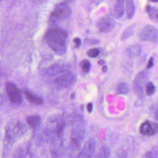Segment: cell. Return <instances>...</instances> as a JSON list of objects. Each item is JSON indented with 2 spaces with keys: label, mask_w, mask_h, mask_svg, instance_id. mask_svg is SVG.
Here are the masks:
<instances>
[{
  "label": "cell",
  "mask_w": 158,
  "mask_h": 158,
  "mask_svg": "<svg viewBox=\"0 0 158 158\" xmlns=\"http://www.w3.org/2000/svg\"><path fill=\"white\" fill-rule=\"evenodd\" d=\"M86 109L88 112H91L93 110V104L89 102L86 106Z\"/></svg>",
  "instance_id": "83f0119b"
},
{
  "label": "cell",
  "mask_w": 158,
  "mask_h": 158,
  "mask_svg": "<svg viewBox=\"0 0 158 158\" xmlns=\"http://www.w3.org/2000/svg\"><path fill=\"white\" fill-rule=\"evenodd\" d=\"M6 89L9 98L12 103H20L22 101V94L19 88L13 83L7 82Z\"/></svg>",
  "instance_id": "ba28073f"
},
{
  "label": "cell",
  "mask_w": 158,
  "mask_h": 158,
  "mask_svg": "<svg viewBox=\"0 0 158 158\" xmlns=\"http://www.w3.org/2000/svg\"><path fill=\"white\" fill-rule=\"evenodd\" d=\"M146 12L148 14L149 18L156 22H158V8L148 6Z\"/></svg>",
  "instance_id": "e0dca14e"
},
{
  "label": "cell",
  "mask_w": 158,
  "mask_h": 158,
  "mask_svg": "<svg viewBox=\"0 0 158 158\" xmlns=\"http://www.w3.org/2000/svg\"><path fill=\"white\" fill-rule=\"evenodd\" d=\"M133 34V29L132 27H129L126 29H125V30L122 32L120 36V39L122 41H124L127 38H128L129 37H130L131 36H132Z\"/></svg>",
  "instance_id": "44dd1931"
},
{
  "label": "cell",
  "mask_w": 158,
  "mask_h": 158,
  "mask_svg": "<svg viewBox=\"0 0 158 158\" xmlns=\"http://www.w3.org/2000/svg\"><path fill=\"white\" fill-rule=\"evenodd\" d=\"M74 42H75V46L77 48H78L81 46V40L79 38H75L74 39Z\"/></svg>",
  "instance_id": "484cf974"
},
{
  "label": "cell",
  "mask_w": 158,
  "mask_h": 158,
  "mask_svg": "<svg viewBox=\"0 0 158 158\" xmlns=\"http://www.w3.org/2000/svg\"><path fill=\"white\" fill-rule=\"evenodd\" d=\"M27 122L32 128L36 127L40 122V117L37 115H31L27 118Z\"/></svg>",
  "instance_id": "d6986e66"
},
{
  "label": "cell",
  "mask_w": 158,
  "mask_h": 158,
  "mask_svg": "<svg viewBox=\"0 0 158 158\" xmlns=\"http://www.w3.org/2000/svg\"><path fill=\"white\" fill-rule=\"evenodd\" d=\"M138 36L143 41L157 43L158 41V30L150 25H145L139 31Z\"/></svg>",
  "instance_id": "52a82bcc"
},
{
  "label": "cell",
  "mask_w": 158,
  "mask_h": 158,
  "mask_svg": "<svg viewBox=\"0 0 158 158\" xmlns=\"http://www.w3.org/2000/svg\"><path fill=\"white\" fill-rule=\"evenodd\" d=\"M149 77V72L146 70L140 72L135 77L133 83V88L134 92L139 97H143L144 94V88L148 83L147 80Z\"/></svg>",
  "instance_id": "5b68a950"
},
{
  "label": "cell",
  "mask_w": 158,
  "mask_h": 158,
  "mask_svg": "<svg viewBox=\"0 0 158 158\" xmlns=\"http://www.w3.org/2000/svg\"><path fill=\"white\" fill-rule=\"evenodd\" d=\"M107 70V67L106 66H104V67H102V71H103L104 72H106Z\"/></svg>",
  "instance_id": "4dcf8cb0"
},
{
  "label": "cell",
  "mask_w": 158,
  "mask_h": 158,
  "mask_svg": "<svg viewBox=\"0 0 158 158\" xmlns=\"http://www.w3.org/2000/svg\"><path fill=\"white\" fill-rule=\"evenodd\" d=\"M141 47L139 44H133L128 46L126 49V53L130 57H135L140 55Z\"/></svg>",
  "instance_id": "4fadbf2b"
},
{
  "label": "cell",
  "mask_w": 158,
  "mask_h": 158,
  "mask_svg": "<svg viewBox=\"0 0 158 158\" xmlns=\"http://www.w3.org/2000/svg\"><path fill=\"white\" fill-rule=\"evenodd\" d=\"M139 132L146 136H152L158 132V123L146 120L141 123L139 127Z\"/></svg>",
  "instance_id": "30bf717a"
},
{
  "label": "cell",
  "mask_w": 158,
  "mask_h": 158,
  "mask_svg": "<svg viewBox=\"0 0 158 158\" xmlns=\"http://www.w3.org/2000/svg\"><path fill=\"white\" fill-rule=\"evenodd\" d=\"M155 118L156 120H158V109L155 112Z\"/></svg>",
  "instance_id": "f546056e"
},
{
  "label": "cell",
  "mask_w": 158,
  "mask_h": 158,
  "mask_svg": "<svg viewBox=\"0 0 158 158\" xmlns=\"http://www.w3.org/2000/svg\"><path fill=\"white\" fill-rule=\"evenodd\" d=\"M54 74L56 75L54 83L59 88L69 87L75 81V75L69 70H59Z\"/></svg>",
  "instance_id": "3957f363"
},
{
  "label": "cell",
  "mask_w": 158,
  "mask_h": 158,
  "mask_svg": "<svg viewBox=\"0 0 158 158\" xmlns=\"http://www.w3.org/2000/svg\"><path fill=\"white\" fill-rule=\"evenodd\" d=\"M145 158H158V148H154L148 151Z\"/></svg>",
  "instance_id": "603a6c76"
},
{
  "label": "cell",
  "mask_w": 158,
  "mask_h": 158,
  "mask_svg": "<svg viewBox=\"0 0 158 158\" xmlns=\"http://www.w3.org/2000/svg\"><path fill=\"white\" fill-rule=\"evenodd\" d=\"M30 151L26 148H19L16 149L13 154L14 158H30Z\"/></svg>",
  "instance_id": "2e32d148"
},
{
  "label": "cell",
  "mask_w": 158,
  "mask_h": 158,
  "mask_svg": "<svg viewBox=\"0 0 158 158\" xmlns=\"http://www.w3.org/2000/svg\"><path fill=\"white\" fill-rule=\"evenodd\" d=\"M96 149V141L94 139H89L83 146L79 158H93Z\"/></svg>",
  "instance_id": "9c48e42d"
},
{
  "label": "cell",
  "mask_w": 158,
  "mask_h": 158,
  "mask_svg": "<svg viewBox=\"0 0 158 158\" xmlns=\"http://www.w3.org/2000/svg\"><path fill=\"white\" fill-rule=\"evenodd\" d=\"M80 66H81V68L82 70L83 71V72L88 73L90 70L91 64H90L89 61L85 59V60H83L81 62Z\"/></svg>",
  "instance_id": "cb8c5ba5"
},
{
  "label": "cell",
  "mask_w": 158,
  "mask_h": 158,
  "mask_svg": "<svg viewBox=\"0 0 158 158\" xmlns=\"http://www.w3.org/2000/svg\"><path fill=\"white\" fill-rule=\"evenodd\" d=\"M67 38V31L58 27L50 28L45 35L47 44L59 55H63L66 52Z\"/></svg>",
  "instance_id": "6da1fadb"
},
{
  "label": "cell",
  "mask_w": 158,
  "mask_h": 158,
  "mask_svg": "<svg viewBox=\"0 0 158 158\" xmlns=\"http://www.w3.org/2000/svg\"><path fill=\"white\" fill-rule=\"evenodd\" d=\"M85 138V128L81 123L75 124L73 126L71 133V144L72 147L77 149L80 147V145Z\"/></svg>",
  "instance_id": "8992f818"
},
{
  "label": "cell",
  "mask_w": 158,
  "mask_h": 158,
  "mask_svg": "<svg viewBox=\"0 0 158 158\" xmlns=\"http://www.w3.org/2000/svg\"><path fill=\"white\" fill-rule=\"evenodd\" d=\"M110 153L109 148L106 146H103L99 150L95 158H109Z\"/></svg>",
  "instance_id": "ac0fdd59"
},
{
  "label": "cell",
  "mask_w": 158,
  "mask_h": 158,
  "mask_svg": "<svg viewBox=\"0 0 158 158\" xmlns=\"http://www.w3.org/2000/svg\"><path fill=\"white\" fill-rule=\"evenodd\" d=\"M117 93L120 94H125L128 92V86L126 83H120L117 87Z\"/></svg>",
  "instance_id": "ffe728a7"
},
{
  "label": "cell",
  "mask_w": 158,
  "mask_h": 158,
  "mask_svg": "<svg viewBox=\"0 0 158 158\" xmlns=\"http://www.w3.org/2000/svg\"><path fill=\"white\" fill-rule=\"evenodd\" d=\"M126 15L128 19H131L135 12V4L133 1L131 0H128L126 1Z\"/></svg>",
  "instance_id": "9a60e30c"
},
{
  "label": "cell",
  "mask_w": 158,
  "mask_h": 158,
  "mask_svg": "<svg viewBox=\"0 0 158 158\" xmlns=\"http://www.w3.org/2000/svg\"><path fill=\"white\" fill-rule=\"evenodd\" d=\"M124 12V1L118 0L115 2L114 9L113 14L114 16L117 19H120L122 17Z\"/></svg>",
  "instance_id": "7c38bea8"
},
{
  "label": "cell",
  "mask_w": 158,
  "mask_h": 158,
  "mask_svg": "<svg viewBox=\"0 0 158 158\" xmlns=\"http://www.w3.org/2000/svg\"><path fill=\"white\" fill-rule=\"evenodd\" d=\"M25 131V126L22 122L14 120L9 123L6 128V138L10 143L15 142L24 135Z\"/></svg>",
  "instance_id": "7a4b0ae2"
},
{
  "label": "cell",
  "mask_w": 158,
  "mask_h": 158,
  "mask_svg": "<svg viewBox=\"0 0 158 158\" xmlns=\"http://www.w3.org/2000/svg\"><path fill=\"white\" fill-rule=\"evenodd\" d=\"M104 63H105V62H104V60H102V59H101V60H99V61H98V64H99V65L104 64Z\"/></svg>",
  "instance_id": "f1b7e54d"
},
{
  "label": "cell",
  "mask_w": 158,
  "mask_h": 158,
  "mask_svg": "<svg viewBox=\"0 0 158 158\" xmlns=\"http://www.w3.org/2000/svg\"><path fill=\"white\" fill-rule=\"evenodd\" d=\"M23 93L25 94L26 98L30 102H32L33 104H35L36 105H40L43 103V99L41 98L38 96L37 95L33 94L31 91H28V90H24Z\"/></svg>",
  "instance_id": "5bb4252c"
},
{
  "label": "cell",
  "mask_w": 158,
  "mask_h": 158,
  "mask_svg": "<svg viewBox=\"0 0 158 158\" xmlns=\"http://www.w3.org/2000/svg\"><path fill=\"white\" fill-rule=\"evenodd\" d=\"M154 64V60L152 57H151L149 60V62L148 63V65H147V69H150Z\"/></svg>",
  "instance_id": "4316f807"
},
{
  "label": "cell",
  "mask_w": 158,
  "mask_h": 158,
  "mask_svg": "<svg viewBox=\"0 0 158 158\" xmlns=\"http://www.w3.org/2000/svg\"><path fill=\"white\" fill-rule=\"evenodd\" d=\"M96 25L100 32L104 33L112 30L115 26V22L111 17L105 16L98 20Z\"/></svg>",
  "instance_id": "8fae6325"
},
{
  "label": "cell",
  "mask_w": 158,
  "mask_h": 158,
  "mask_svg": "<svg viewBox=\"0 0 158 158\" xmlns=\"http://www.w3.org/2000/svg\"><path fill=\"white\" fill-rule=\"evenodd\" d=\"M145 89H146V93L147 95L151 96L156 91V87L152 82H148L146 85Z\"/></svg>",
  "instance_id": "7402d4cb"
},
{
  "label": "cell",
  "mask_w": 158,
  "mask_h": 158,
  "mask_svg": "<svg viewBox=\"0 0 158 158\" xmlns=\"http://www.w3.org/2000/svg\"><path fill=\"white\" fill-rule=\"evenodd\" d=\"M71 15V9L65 2L57 4L54 8L49 18L52 23L58 22L67 19Z\"/></svg>",
  "instance_id": "277c9868"
},
{
  "label": "cell",
  "mask_w": 158,
  "mask_h": 158,
  "mask_svg": "<svg viewBox=\"0 0 158 158\" xmlns=\"http://www.w3.org/2000/svg\"><path fill=\"white\" fill-rule=\"evenodd\" d=\"M100 53V49L99 48H93L88 51V56L90 57H96Z\"/></svg>",
  "instance_id": "d4e9b609"
}]
</instances>
